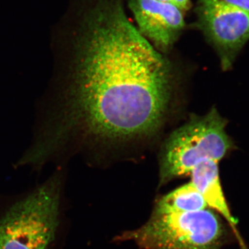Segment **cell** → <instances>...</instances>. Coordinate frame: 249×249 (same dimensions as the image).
Instances as JSON below:
<instances>
[{"instance_id":"obj_4","label":"cell","mask_w":249,"mask_h":249,"mask_svg":"<svg viewBox=\"0 0 249 249\" xmlns=\"http://www.w3.org/2000/svg\"><path fill=\"white\" fill-rule=\"evenodd\" d=\"M227 236L223 218L206 209L185 213H152L142 227L115 240L132 241L143 249H221Z\"/></svg>"},{"instance_id":"obj_3","label":"cell","mask_w":249,"mask_h":249,"mask_svg":"<svg viewBox=\"0 0 249 249\" xmlns=\"http://www.w3.org/2000/svg\"><path fill=\"white\" fill-rule=\"evenodd\" d=\"M63 172L60 168L0 217V249H48L60 223Z\"/></svg>"},{"instance_id":"obj_6","label":"cell","mask_w":249,"mask_h":249,"mask_svg":"<svg viewBox=\"0 0 249 249\" xmlns=\"http://www.w3.org/2000/svg\"><path fill=\"white\" fill-rule=\"evenodd\" d=\"M138 31L161 53L169 52L185 27L183 11L157 0H129Z\"/></svg>"},{"instance_id":"obj_9","label":"cell","mask_w":249,"mask_h":249,"mask_svg":"<svg viewBox=\"0 0 249 249\" xmlns=\"http://www.w3.org/2000/svg\"><path fill=\"white\" fill-rule=\"evenodd\" d=\"M157 1H163V2L170 3L175 5L183 12L188 11L191 8V0H157Z\"/></svg>"},{"instance_id":"obj_7","label":"cell","mask_w":249,"mask_h":249,"mask_svg":"<svg viewBox=\"0 0 249 249\" xmlns=\"http://www.w3.org/2000/svg\"><path fill=\"white\" fill-rule=\"evenodd\" d=\"M219 162L206 160L196 165L189 176L191 182L204 196L211 209L217 212L233 231L242 249H247L237 230V220L232 215L219 178Z\"/></svg>"},{"instance_id":"obj_5","label":"cell","mask_w":249,"mask_h":249,"mask_svg":"<svg viewBox=\"0 0 249 249\" xmlns=\"http://www.w3.org/2000/svg\"><path fill=\"white\" fill-rule=\"evenodd\" d=\"M198 27L217 52L221 68L229 71L249 40V11L222 0H197Z\"/></svg>"},{"instance_id":"obj_8","label":"cell","mask_w":249,"mask_h":249,"mask_svg":"<svg viewBox=\"0 0 249 249\" xmlns=\"http://www.w3.org/2000/svg\"><path fill=\"white\" fill-rule=\"evenodd\" d=\"M209 209L204 196L191 181L162 196L156 202L153 214L196 212Z\"/></svg>"},{"instance_id":"obj_10","label":"cell","mask_w":249,"mask_h":249,"mask_svg":"<svg viewBox=\"0 0 249 249\" xmlns=\"http://www.w3.org/2000/svg\"><path fill=\"white\" fill-rule=\"evenodd\" d=\"M227 4L249 11V0H222Z\"/></svg>"},{"instance_id":"obj_1","label":"cell","mask_w":249,"mask_h":249,"mask_svg":"<svg viewBox=\"0 0 249 249\" xmlns=\"http://www.w3.org/2000/svg\"><path fill=\"white\" fill-rule=\"evenodd\" d=\"M79 17L54 29L56 67L23 166L146 142L172 110L173 64L129 22L121 0H96Z\"/></svg>"},{"instance_id":"obj_2","label":"cell","mask_w":249,"mask_h":249,"mask_svg":"<svg viewBox=\"0 0 249 249\" xmlns=\"http://www.w3.org/2000/svg\"><path fill=\"white\" fill-rule=\"evenodd\" d=\"M227 119L216 107L203 116L193 115L165 139L160 154V186L189 176L201 162H219L234 148L226 132Z\"/></svg>"}]
</instances>
